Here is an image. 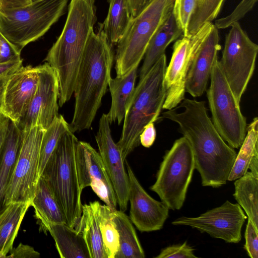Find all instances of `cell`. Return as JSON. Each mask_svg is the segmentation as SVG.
Instances as JSON below:
<instances>
[{"instance_id":"23","label":"cell","mask_w":258,"mask_h":258,"mask_svg":"<svg viewBox=\"0 0 258 258\" xmlns=\"http://www.w3.org/2000/svg\"><path fill=\"white\" fill-rule=\"evenodd\" d=\"M138 68L132 69L122 76L111 78L109 82L111 103L106 115L110 124L117 121L120 124L124 118L127 102L135 87Z\"/></svg>"},{"instance_id":"7","label":"cell","mask_w":258,"mask_h":258,"mask_svg":"<svg viewBox=\"0 0 258 258\" xmlns=\"http://www.w3.org/2000/svg\"><path fill=\"white\" fill-rule=\"evenodd\" d=\"M174 0H153L133 18L117 43L116 76L138 67L157 31L172 13Z\"/></svg>"},{"instance_id":"42","label":"cell","mask_w":258,"mask_h":258,"mask_svg":"<svg viewBox=\"0 0 258 258\" xmlns=\"http://www.w3.org/2000/svg\"><path fill=\"white\" fill-rule=\"evenodd\" d=\"M11 120L0 112V152L5 142Z\"/></svg>"},{"instance_id":"45","label":"cell","mask_w":258,"mask_h":258,"mask_svg":"<svg viewBox=\"0 0 258 258\" xmlns=\"http://www.w3.org/2000/svg\"><path fill=\"white\" fill-rule=\"evenodd\" d=\"M11 75L0 77V112L2 106L6 85Z\"/></svg>"},{"instance_id":"6","label":"cell","mask_w":258,"mask_h":258,"mask_svg":"<svg viewBox=\"0 0 258 258\" xmlns=\"http://www.w3.org/2000/svg\"><path fill=\"white\" fill-rule=\"evenodd\" d=\"M69 0H32L24 7L0 9V32L19 51L44 35L64 14Z\"/></svg>"},{"instance_id":"9","label":"cell","mask_w":258,"mask_h":258,"mask_svg":"<svg viewBox=\"0 0 258 258\" xmlns=\"http://www.w3.org/2000/svg\"><path fill=\"white\" fill-rule=\"evenodd\" d=\"M210 79L207 97L212 122L227 144L238 149L246 134V119L223 73L218 57L213 64Z\"/></svg>"},{"instance_id":"35","label":"cell","mask_w":258,"mask_h":258,"mask_svg":"<svg viewBox=\"0 0 258 258\" xmlns=\"http://www.w3.org/2000/svg\"><path fill=\"white\" fill-rule=\"evenodd\" d=\"M194 248L186 241L181 244L168 246L161 250L155 258H197L194 254Z\"/></svg>"},{"instance_id":"18","label":"cell","mask_w":258,"mask_h":258,"mask_svg":"<svg viewBox=\"0 0 258 258\" xmlns=\"http://www.w3.org/2000/svg\"><path fill=\"white\" fill-rule=\"evenodd\" d=\"M37 67L21 66L6 85L1 112L17 124L26 113L38 83Z\"/></svg>"},{"instance_id":"33","label":"cell","mask_w":258,"mask_h":258,"mask_svg":"<svg viewBox=\"0 0 258 258\" xmlns=\"http://www.w3.org/2000/svg\"><path fill=\"white\" fill-rule=\"evenodd\" d=\"M196 5L197 0H174L172 14L184 36Z\"/></svg>"},{"instance_id":"26","label":"cell","mask_w":258,"mask_h":258,"mask_svg":"<svg viewBox=\"0 0 258 258\" xmlns=\"http://www.w3.org/2000/svg\"><path fill=\"white\" fill-rule=\"evenodd\" d=\"M75 229L82 235L90 258H107L97 216L90 202L82 205V214Z\"/></svg>"},{"instance_id":"40","label":"cell","mask_w":258,"mask_h":258,"mask_svg":"<svg viewBox=\"0 0 258 258\" xmlns=\"http://www.w3.org/2000/svg\"><path fill=\"white\" fill-rule=\"evenodd\" d=\"M22 65L21 58L8 62L0 63V77L11 75L19 69Z\"/></svg>"},{"instance_id":"10","label":"cell","mask_w":258,"mask_h":258,"mask_svg":"<svg viewBox=\"0 0 258 258\" xmlns=\"http://www.w3.org/2000/svg\"><path fill=\"white\" fill-rule=\"evenodd\" d=\"M230 27L225 37L219 62L236 100L240 103L255 69L258 46L250 39L238 22L233 23Z\"/></svg>"},{"instance_id":"36","label":"cell","mask_w":258,"mask_h":258,"mask_svg":"<svg viewBox=\"0 0 258 258\" xmlns=\"http://www.w3.org/2000/svg\"><path fill=\"white\" fill-rule=\"evenodd\" d=\"M244 248L251 258L258 257V230L248 219L245 229Z\"/></svg>"},{"instance_id":"32","label":"cell","mask_w":258,"mask_h":258,"mask_svg":"<svg viewBox=\"0 0 258 258\" xmlns=\"http://www.w3.org/2000/svg\"><path fill=\"white\" fill-rule=\"evenodd\" d=\"M70 128V124L62 115H58L44 131L42 139L38 175L40 177L44 167L56 148L61 135Z\"/></svg>"},{"instance_id":"30","label":"cell","mask_w":258,"mask_h":258,"mask_svg":"<svg viewBox=\"0 0 258 258\" xmlns=\"http://www.w3.org/2000/svg\"><path fill=\"white\" fill-rule=\"evenodd\" d=\"M237 154L234 163L228 177L233 181L242 176L248 169L254 154L258 152V118L254 117L247 126L244 140Z\"/></svg>"},{"instance_id":"3","label":"cell","mask_w":258,"mask_h":258,"mask_svg":"<svg viewBox=\"0 0 258 258\" xmlns=\"http://www.w3.org/2000/svg\"><path fill=\"white\" fill-rule=\"evenodd\" d=\"M96 20L95 0H71L61 33L44 59L55 71L58 78L60 107L73 94L83 53Z\"/></svg>"},{"instance_id":"22","label":"cell","mask_w":258,"mask_h":258,"mask_svg":"<svg viewBox=\"0 0 258 258\" xmlns=\"http://www.w3.org/2000/svg\"><path fill=\"white\" fill-rule=\"evenodd\" d=\"M182 34L183 32L178 26L172 13L154 35L148 45L139 73L140 80L165 54L167 47Z\"/></svg>"},{"instance_id":"44","label":"cell","mask_w":258,"mask_h":258,"mask_svg":"<svg viewBox=\"0 0 258 258\" xmlns=\"http://www.w3.org/2000/svg\"><path fill=\"white\" fill-rule=\"evenodd\" d=\"M248 169L255 177L258 178V152H255L253 155Z\"/></svg>"},{"instance_id":"43","label":"cell","mask_w":258,"mask_h":258,"mask_svg":"<svg viewBox=\"0 0 258 258\" xmlns=\"http://www.w3.org/2000/svg\"><path fill=\"white\" fill-rule=\"evenodd\" d=\"M32 0H0V9H10L25 6Z\"/></svg>"},{"instance_id":"15","label":"cell","mask_w":258,"mask_h":258,"mask_svg":"<svg viewBox=\"0 0 258 258\" xmlns=\"http://www.w3.org/2000/svg\"><path fill=\"white\" fill-rule=\"evenodd\" d=\"M76 162L81 190L90 186L112 211L116 210L117 203L113 188L99 152L89 143L78 140Z\"/></svg>"},{"instance_id":"28","label":"cell","mask_w":258,"mask_h":258,"mask_svg":"<svg viewBox=\"0 0 258 258\" xmlns=\"http://www.w3.org/2000/svg\"><path fill=\"white\" fill-rule=\"evenodd\" d=\"M112 216L119 234V247L115 258H144L145 252L129 217L115 210Z\"/></svg>"},{"instance_id":"39","label":"cell","mask_w":258,"mask_h":258,"mask_svg":"<svg viewBox=\"0 0 258 258\" xmlns=\"http://www.w3.org/2000/svg\"><path fill=\"white\" fill-rule=\"evenodd\" d=\"M156 137V131L154 122L146 125L140 136V142L145 148L152 146Z\"/></svg>"},{"instance_id":"11","label":"cell","mask_w":258,"mask_h":258,"mask_svg":"<svg viewBox=\"0 0 258 258\" xmlns=\"http://www.w3.org/2000/svg\"><path fill=\"white\" fill-rule=\"evenodd\" d=\"M44 131L36 126L22 131L21 147L7 190L6 207L13 203H31L39 178L40 151Z\"/></svg>"},{"instance_id":"24","label":"cell","mask_w":258,"mask_h":258,"mask_svg":"<svg viewBox=\"0 0 258 258\" xmlns=\"http://www.w3.org/2000/svg\"><path fill=\"white\" fill-rule=\"evenodd\" d=\"M40 227L47 223H66V220L56 199L44 179H38L34 196L31 203Z\"/></svg>"},{"instance_id":"4","label":"cell","mask_w":258,"mask_h":258,"mask_svg":"<svg viewBox=\"0 0 258 258\" xmlns=\"http://www.w3.org/2000/svg\"><path fill=\"white\" fill-rule=\"evenodd\" d=\"M166 67L165 54L140 80L129 98L122 133L116 143L124 160L140 145V136L145 126L159 118L166 98L164 78Z\"/></svg>"},{"instance_id":"31","label":"cell","mask_w":258,"mask_h":258,"mask_svg":"<svg viewBox=\"0 0 258 258\" xmlns=\"http://www.w3.org/2000/svg\"><path fill=\"white\" fill-rule=\"evenodd\" d=\"M98 218L104 249L107 258H115L119 247V234L112 216V211L98 201L90 202Z\"/></svg>"},{"instance_id":"12","label":"cell","mask_w":258,"mask_h":258,"mask_svg":"<svg viewBox=\"0 0 258 258\" xmlns=\"http://www.w3.org/2000/svg\"><path fill=\"white\" fill-rule=\"evenodd\" d=\"M212 24V22L206 23L195 34L183 36L174 43L164 75L166 98L162 109L174 108L184 99L187 74L196 52Z\"/></svg>"},{"instance_id":"2","label":"cell","mask_w":258,"mask_h":258,"mask_svg":"<svg viewBox=\"0 0 258 258\" xmlns=\"http://www.w3.org/2000/svg\"><path fill=\"white\" fill-rule=\"evenodd\" d=\"M114 59L112 45L99 26L88 37L76 77L75 99L70 127L74 133L89 129L99 108L108 83Z\"/></svg>"},{"instance_id":"5","label":"cell","mask_w":258,"mask_h":258,"mask_svg":"<svg viewBox=\"0 0 258 258\" xmlns=\"http://www.w3.org/2000/svg\"><path fill=\"white\" fill-rule=\"evenodd\" d=\"M78 141L70 127L61 135L40 176L56 199L66 224L73 228L81 217L83 205L76 162Z\"/></svg>"},{"instance_id":"27","label":"cell","mask_w":258,"mask_h":258,"mask_svg":"<svg viewBox=\"0 0 258 258\" xmlns=\"http://www.w3.org/2000/svg\"><path fill=\"white\" fill-rule=\"evenodd\" d=\"M108 14L99 26L112 44H116L123 34L132 17L128 0H107Z\"/></svg>"},{"instance_id":"8","label":"cell","mask_w":258,"mask_h":258,"mask_svg":"<svg viewBox=\"0 0 258 258\" xmlns=\"http://www.w3.org/2000/svg\"><path fill=\"white\" fill-rule=\"evenodd\" d=\"M191 146L184 137L177 139L163 157L150 189L156 192L169 209L180 210L186 198L194 170Z\"/></svg>"},{"instance_id":"16","label":"cell","mask_w":258,"mask_h":258,"mask_svg":"<svg viewBox=\"0 0 258 258\" xmlns=\"http://www.w3.org/2000/svg\"><path fill=\"white\" fill-rule=\"evenodd\" d=\"M106 114H102L95 140L106 170L112 183L119 210L125 212L128 203L129 180L121 152L111 135Z\"/></svg>"},{"instance_id":"34","label":"cell","mask_w":258,"mask_h":258,"mask_svg":"<svg viewBox=\"0 0 258 258\" xmlns=\"http://www.w3.org/2000/svg\"><path fill=\"white\" fill-rule=\"evenodd\" d=\"M257 0H242L229 15L215 21V25L218 29L230 27L235 22H238L249 12Z\"/></svg>"},{"instance_id":"13","label":"cell","mask_w":258,"mask_h":258,"mask_svg":"<svg viewBox=\"0 0 258 258\" xmlns=\"http://www.w3.org/2000/svg\"><path fill=\"white\" fill-rule=\"evenodd\" d=\"M246 218L238 204L226 201L197 217H181L172 224L190 226L226 242L237 243L241 239V229Z\"/></svg>"},{"instance_id":"14","label":"cell","mask_w":258,"mask_h":258,"mask_svg":"<svg viewBox=\"0 0 258 258\" xmlns=\"http://www.w3.org/2000/svg\"><path fill=\"white\" fill-rule=\"evenodd\" d=\"M38 83L34 95L23 117L17 124L22 131L36 126L46 130L58 115V80L47 63L37 66Z\"/></svg>"},{"instance_id":"17","label":"cell","mask_w":258,"mask_h":258,"mask_svg":"<svg viewBox=\"0 0 258 258\" xmlns=\"http://www.w3.org/2000/svg\"><path fill=\"white\" fill-rule=\"evenodd\" d=\"M129 180V218L141 232L161 229L169 215V208L151 197L143 188L128 163L124 161Z\"/></svg>"},{"instance_id":"38","label":"cell","mask_w":258,"mask_h":258,"mask_svg":"<svg viewBox=\"0 0 258 258\" xmlns=\"http://www.w3.org/2000/svg\"><path fill=\"white\" fill-rule=\"evenodd\" d=\"M10 254L6 257L12 258H36L40 256V253L34 248L28 245L20 243L17 247L12 248Z\"/></svg>"},{"instance_id":"21","label":"cell","mask_w":258,"mask_h":258,"mask_svg":"<svg viewBox=\"0 0 258 258\" xmlns=\"http://www.w3.org/2000/svg\"><path fill=\"white\" fill-rule=\"evenodd\" d=\"M22 131L10 121L7 136L0 152V214L6 208V196L21 147Z\"/></svg>"},{"instance_id":"29","label":"cell","mask_w":258,"mask_h":258,"mask_svg":"<svg viewBox=\"0 0 258 258\" xmlns=\"http://www.w3.org/2000/svg\"><path fill=\"white\" fill-rule=\"evenodd\" d=\"M233 196L258 230V178L250 171L235 180Z\"/></svg>"},{"instance_id":"20","label":"cell","mask_w":258,"mask_h":258,"mask_svg":"<svg viewBox=\"0 0 258 258\" xmlns=\"http://www.w3.org/2000/svg\"><path fill=\"white\" fill-rule=\"evenodd\" d=\"M53 238L61 258H90L88 248L81 233L66 223H47L40 227Z\"/></svg>"},{"instance_id":"19","label":"cell","mask_w":258,"mask_h":258,"mask_svg":"<svg viewBox=\"0 0 258 258\" xmlns=\"http://www.w3.org/2000/svg\"><path fill=\"white\" fill-rule=\"evenodd\" d=\"M218 28L211 27L191 62L185 83V92L193 97L202 96L210 78L213 64L221 49Z\"/></svg>"},{"instance_id":"46","label":"cell","mask_w":258,"mask_h":258,"mask_svg":"<svg viewBox=\"0 0 258 258\" xmlns=\"http://www.w3.org/2000/svg\"><path fill=\"white\" fill-rule=\"evenodd\" d=\"M202 0H197V5H198L201 2H202Z\"/></svg>"},{"instance_id":"25","label":"cell","mask_w":258,"mask_h":258,"mask_svg":"<svg viewBox=\"0 0 258 258\" xmlns=\"http://www.w3.org/2000/svg\"><path fill=\"white\" fill-rule=\"evenodd\" d=\"M30 206V203H13L0 214V258L6 257L13 248L22 221Z\"/></svg>"},{"instance_id":"1","label":"cell","mask_w":258,"mask_h":258,"mask_svg":"<svg viewBox=\"0 0 258 258\" xmlns=\"http://www.w3.org/2000/svg\"><path fill=\"white\" fill-rule=\"evenodd\" d=\"M178 108L180 111L173 108L163 112L162 116L176 123L188 141L202 185L218 188L225 184L236 151L218 132L208 115L205 101L184 98Z\"/></svg>"},{"instance_id":"37","label":"cell","mask_w":258,"mask_h":258,"mask_svg":"<svg viewBox=\"0 0 258 258\" xmlns=\"http://www.w3.org/2000/svg\"><path fill=\"white\" fill-rule=\"evenodd\" d=\"M21 58L18 50L0 32V63Z\"/></svg>"},{"instance_id":"41","label":"cell","mask_w":258,"mask_h":258,"mask_svg":"<svg viewBox=\"0 0 258 258\" xmlns=\"http://www.w3.org/2000/svg\"><path fill=\"white\" fill-rule=\"evenodd\" d=\"M153 0H128L133 18L139 14Z\"/></svg>"}]
</instances>
